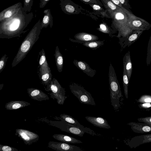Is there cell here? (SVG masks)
Wrapping results in <instances>:
<instances>
[{
	"label": "cell",
	"mask_w": 151,
	"mask_h": 151,
	"mask_svg": "<svg viewBox=\"0 0 151 151\" xmlns=\"http://www.w3.org/2000/svg\"><path fill=\"white\" fill-rule=\"evenodd\" d=\"M33 18L32 12L27 14L22 6L13 16L0 22V38L20 37Z\"/></svg>",
	"instance_id": "6da1fadb"
},
{
	"label": "cell",
	"mask_w": 151,
	"mask_h": 151,
	"mask_svg": "<svg viewBox=\"0 0 151 151\" xmlns=\"http://www.w3.org/2000/svg\"><path fill=\"white\" fill-rule=\"evenodd\" d=\"M42 29L41 22L39 19L22 42L12 63V68L16 66L25 57L38 40Z\"/></svg>",
	"instance_id": "7a4b0ae2"
},
{
	"label": "cell",
	"mask_w": 151,
	"mask_h": 151,
	"mask_svg": "<svg viewBox=\"0 0 151 151\" xmlns=\"http://www.w3.org/2000/svg\"><path fill=\"white\" fill-rule=\"evenodd\" d=\"M109 80L111 104L116 111L121 106V99L123 96L114 69L111 63L109 72Z\"/></svg>",
	"instance_id": "3957f363"
},
{
	"label": "cell",
	"mask_w": 151,
	"mask_h": 151,
	"mask_svg": "<svg viewBox=\"0 0 151 151\" xmlns=\"http://www.w3.org/2000/svg\"><path fill=\"white\" fill-rule=\"evenodd\" d=\"M114 21L120 35L123 37L128 36L132 32L129 27L127 16L126 13L121 9L114 13Z\"/></svg>",
	"instance_id": "277c9868"
},
{
	"label": "cell",
	"mask_w": 151,
	"mask_h": 151,
	"mask_svg": "<svg viewBox=\"0 0 151 151\" xmlns=\"http://www.w3.org/2000/svg\"><path fill=\"white\" fill-rule=\"evenodd\" d=\"M72 93L82 104L96 106V104L91 94L83 86L75 83H72L69 85Z\"/></svg>",
	"instance_id": "5b68a950"
},
{
	"label": "cell",
	"mask_w": 151,
	"mask_h": 151,
	"mask_svg": "<svg viewBox=\"0 0 151 151\" xmlns=\"http://www.w3.org/2000/svg\"><path fill=\"white\" fill-rule=\"evenodd\" d=\"M127 14L129 26L132 30H148L151 28V24L145 19L137 17L123 6L121 8Z\"/></svg>",
	"instance_id": "8992f818"
},
{
	"label": "cell",
	"mask_w": 151,
	"mask_h": 151,
	"mask_svg": "<svg viewBox=\"0 0 151 151\" xmlns=\"http://www.w3.org/2000/svg\"><path fill=\"white\" fill-rule=\"evenodd\" d=\"M50 90L52 96L57 99V102L60 105H63L67 96H65V89L63 88L58 81L53 78L49 85Z\"/></svg>",
	"instance_id": "52a82bcc"
},
{
	"label": "cell",
	"mask_w": 151,
	"mask_h": 151,
	"mask_svg": "<svg viewBox=\"0 0 151 151\" xmlns=\"http://www.w3.org/2000/svg\"><path fill=\"white\" fill-rule=\"evenodd\" d=\"M15 135L22 139L25 144L29 145L36 142L39 138L38 135L36 133L22 129H16Z\"/></svg>",
	"instance_id": "ba28073f"
},
{
	"label": "cell",
	"mask_w": 151,
	"mask_h": 151,
	"mask_svg": "<svg viewBox=\"0 0 151 151\" xmlns=\"http://www.w3.org/2000/svg\"><path fill=\"white\" fill-rule=\"evenodd\" d=\"M52 126L55 127L63 131L82 137L85 133L79 128L73 126L64 120L58 122L55 124H52Z\"/></svg>",
	"instance_id": "9c48e42d"
},
{
	"label": "cell",
	"mask_w": 151,
	"mask_h": 151,
	"mask_svg": "<svg viewBox=\"0 0 151 151\" xmlns=\"http://www.w3.org/2000/svg\"><path fill=\"white\" fill-rule=\"evenodd\" d=\"M47 147L57 151H85L78 146L61 142L50 141Z\"/></svg>",
	"instance_id": "30bf717a"
},
{
	"label": "cell",
	"mask_w": 151,
	"mask_h": 151,
	"mask_svg": "<svg viewBox=\"0 0 151 151\" xmlns=\"http://www.w3.org/2000/svg\"><path fill=\"white\" fill-rule=\"evenodd\" d=\"M125 144L131 148H135L141 145L151 142V134L135 136L126 141Z\"/></svg>",
	"instance_id": "8fae6325"
},
{
	"label": "cell",
	"mask_w": 151,
	"mask_h": 151,
	"mask_svg": "<svg viewBox=\"0 0 151 151\" xmlns=\"http://www.w3.org/2000/svg\"><path fill=\"white\" fill-rule=\"evenodd\" d=\"M60 119L69 123L73 126L79 128L85 133L89 134L92 135H99L95 132L90 128L85 127L81 125L78 121L70 115L65 114H61L60 116Z\"/></svg>",
	"instance_id": "7c38bea8"
},
{
	"label": "cell",
	"mask_w": 151,
	"mask_h": 151,
	"mask_svg": "<svg viewBox=\"0 0 151 151\" xmlns=\"http://www.w3.org/2000/svg\"><path fill=\"white\" fill-rule=\"evenodd\" d=\"M40 77L43 84L49 85L52 81V75L47 61L40 66Z\"/></svg>",
	"instance_id": "4fadbf2b"
},
{
	"label": "cell",
	"mask_w": 151,
	"mask_h": 151,
	"mask_svg": "<svg viewBox=\"0 0 151 151\" xmlns=\"http://www.w3.org/2000/svg\"><path fill=\"white\" fill-rule=\"evenodd\" d=\"M22 6L21 2H18L4 9L0 13V22L10 18L15 14Z\"/></svg>",
	"instance_id": "5bb4252c"
},
{
	"label": "cell",
	"mask_w": 151,
	"mask_h": 151,
	"mask_svg": "<svg viewBox=\"0 0 151 151\" xmlns=\"http://www.w3.org/2000/svg\"><path fill=\"white\" fill-rule=\"evenodd\" d=\"M131 126L132 130L137 133H151V125L144 123L131 122L127 124Z\"/></svg>",
	"instance_id": "9a60e30c"
},
{
	"label": "cell",
	"mask_w": 151,
	"mask_h": 151,
	"mask_svg": "<svg viewBox=\"0 0 151 151\" xmlns=\"http://www.w3.org/2000/svg\"><path fill=\"white\" fill-rule=\"evenodd\" d=\"M27 92L29 96L35 100L42 101L49 99L47 95L42 91L37 88H28Z\"/></svg>",
	"instance_id": "2e32d148"
},
{
	"label": "cell",
	"mask_w": 151,
	"mask_h": 151,
	"mask_svg": "<svg viewBox=\"0 0 151 151\" xmlns=\"http://www.w3.org/2000/svg\"><path fill=\"white\" fill-rule=\"evenodd\" d=\"M74 65L78 68L88 76L93 77L96 73V70L92 69L86 62L82 61L75 60L73 61Z\"/></svg>",
	"instance_id": "e0dca14e"
},
{
	"label": "cell",
	"mask_w": 151,
	"mask_h": 151,
	"mask_svg": "<svg viewBox=\"0 0 151 151\" xmlns=\"http://www.w3.org/2000/svg\"><path fill=\"white\" fill-rule=\"evenodd\" d=\"M86 119L94 126L103 128L109 129L111 127L106 120L101 117L87 116Z\"/></svg>",
	"instance_id": "ac0fdd59"
},
{
	"label": "cell",
	"mask_w": 151,
	"mask_h": 151,
	"mask_svg": "<svg viewBox=\"0 0 151 151\" xmlns=\"http://www.w3.org/2000/svg\"><path fill=\"white\" fill-rule=\"evenodd\" d=\"M52 137L57 140L66 143L74 144L83 143L82 141L77 139L65 134H55L52 136Z\"/></svg>",
	"instance_id": "d6986e66"
},
{
	"label": "cell",
	"mask_w": 151,
	"mask_h": 151,
	"mask_svg": "<svg viewBox=\"0 0 151 151\" xmlns=\"http://www.w3.org/2000/svg\"><path fill=\"white\" fill-rule=\"evenodd\" d=\"M143 31L139 30H133L132 33L125 38L124 47H129L134 43L139 38Z\"/></svg>",
	"instance_id": "ffe728a7"
},
{
	"label": "cell",
	"mask_w": 151,
	"mask_h": 151,
	"mask_svg": "<svg viewBox=\"0 0 151 151\" xmlns=\"http://www.w3.org/2000/svg\"><path fill=\"white\" fill-rule=\"evenodd\" d=\"M30 105L29 102L23 101H13L7 103L5 108L8 110H15Z\"/></svg>",
	"instance_id": "44dd1931"
},
{
	"label": "cell",
	"mask_w": 151,
	"mask_h": 151,
	"mask_svg": "<svg viewBox=\"0 0 151 151\" xmlns=\"http://www.w3.org/2000/svg\"><path fill=\"white\" fill-rule=\"evenodd\" d=\"M124 68L127 71L129 81L130 80L132 72V64L131 60L130 51L127 52L123 58Z\"/></svg>",
	"instance_id": "7402d4cb"
},
{
	"label": "cell",
	"mask_w": 151,
	"mask_h": 151,
	"mask_svg": "<svg viewBox=\"0 0 151 151\" xmlns=\"http://www.w3.org/2000/svg\"><path fill=\"white\" fill-rule=\"evenodd\" d=\"M74 37L76 40L85 42L95 41L99 39L96 35L85 32L78 33Z\"/></svg>",
	"instance_id": "603a6c76"
},
{
	"label": "cell",
	"mask_w": 151,
	"mask_h": 151,
	"mask_svg": "<svg viewBox=\"0 0 151 151\" xmlns=\"http://www.w3.org/2000/svg\"><path fill=\"white\" fill-rule=\"evenodd\" d=\"M44 15L41 22L42 28L47 27L49 25L51 28L53 26V17L50 9H46L43 12Z\"/></svg>",
	"instance_id": "cb8c5ba5"
},
{
	"label": "cell",
	"mask_w": 151,
	"mask_h": 151,
	"mask_svg": "<svg viewBox=\"0 0 151 151\" xmlns=\"http://www.w3.org/2000/svg\"><path fill=\"white\" fill-rule=\"evenodd\" d=\"M56 62L57 69L59 72H61L63 70V56L60 52L58 47H56L55 54L54 55Z\"/></svg>",
	"instance_id": "d4e9b609"
},
{
	"label": "cell",
	"mask_w": 151,
	"mask_h": 151,
	"mask_svg": "<svg viewBox=\"0 0 151 151\" xmlns=\"http://www.w3.org/2000/svg\"><path fill=\"white\" fill-rule=\"evenodd\" d=\"M60 4L62 10L66 13L72 14L75 12V9L73 6L67 1L60 0Z\"/></svg>",
	"instance_id": "484cf974"
},
{
	"label": "cell",
	"mask_w": 151,
	"mask_h": 151,
	"mask_svg": "<svg viewBox=\"0 0 151 151\" xmlns=\"http://www.w3.org/2000/svg\"><path fill=\"white\" fill-rule=\"evenodd\" d=\"M129 80L127 71L124 68L123 75V83L124 95L126 99L128 98V86L129 84Z\"/></svg>",
	"instance_id": "4316f807"
},
{
	"label": "cell",
	"mask_w": 151,
	"mask_h": 151,
	"mask_svg": "<svg viewBox=\"0 0 151 151\" xmlns=\"http://www.w3.org/2000/svg\"><path fill=\"white\" fill-rule=\"evenodd\" d=\"M103 41H95L84 42L83 45L87 47L91 48H96L99 47L104 44Z\"/></svg>",
	"instance_id": "83f0119b"
},
{
	"label": "cell",
	"mask_w": 151,
	"mask_h": 151,
	"mask_svg": "<svg viewBox=\"0 0 151 151\" xmlns=\"http://www.w3.org/2000/svg\"><path fill=\"white\" fill-rule=\"evenodd\" d=\"M146 62L147 66L150 65L151 62V35L148 44Z\"/></svg>",
	"instance_id": "f1b7e54d"
},
{
	"label": "cell",
	"mask_w": 151,
	"mask_h": 151,
	"mask_svg": "<svg viewBox=\"0 0 151 151\" xmlns=\"http://www.w3.org/2000/svg\"><path fill=\"white\" fill-rule=\"evenodd\" d=\"M33 0H24L23 8L25 12L27 13L30 12L33 5Z\"/></svg>",
	"instance_id": "f546056e"
},
{
	"label": "cell",
	"mask_w": 151,
	"mask_h": 151,
	"mask_svg": "<svg viewBox=\"0 0 151 151\" xmlns=\"http://www.w3.org/2000/svg\"><path fill=\"white\" fill-rule=\"evenodd\" d=\"M104 1L105 2L108 8L111 10L113 11L114 12L121 9L115 5L111 0H105Z\"/></svg>",
	"instance_id": "4dcf8cb0"
},
{
	"label": "cell",
	"mask_w": 151,
	"mask_h": 151,
	"mask_svg": "<svg viewBox=\"0 0 151 151\" xmlns=\"http://www.w3.org/2000/svg\"><path fill=\"white\" fill-rule=\"evenodd\" d=\"M141 103H151V96L145 95L141 96L137 101Z\"/></svg>",
	"instance_id": "1f68e13d"
},
{
	"label": "cell",
	"mask_w": 151,
	"mask_h": 151,
	"mask_svg": "<svg viewBox=\"0 0 151 151\" xmlns=\"http://www.w3.org/2000/svg\"><path fill=\"white\" fill-rule=\"evenodd\" d=\"M9 57L6 54H4L1 58L0 60V73H1L5 67Z\"/></svg>",
	"instance_id": "d6a6232c"
},
{
	"label": "cell",
	"mask_w": 151,
	"mask_h": 151,
	"mask_svg": "<svg viewBox=\"0 0 151 151\" xmlns=\"http://www.w3.org/2000/svg\"><path fill=\"white\" fill-rule=\"evenodd\" d=\"M0 151H20L12 147L0 144Z\"/></svg>",
	"instance_id": "836d02e7"
},
{
	"label": "cell",
	"mask_w": 151,
	"mask_h": 151,
	"mask_svg": "<svg viewBox=\"0 0 151 151\" xmlns=\"http://www.w3.org/2000/svg\"><path fill=\"white\" fill-rule=\"evenodd\" d=\"M137 120L139 122L145 123L151 125V116L138 118Z\"/></svg>",
	"instance_id": "e575fe53"
},
{
	"label": "cell",
	"mask_w": 151,
	"mask_h": 151,
	"mask_svg": "<svg viewBox=\"0 0 151 151\" xmlns=\"http://www.w3.org/2000/svg\"><path fill=\"white\" fill-rule=\"evenodd\" d=\"M99 30L102 32L107 33L109 32V30L107 26L104 24L102 23L100 24Z\"/></svg>",
	"instance_id": "d590c367"
},
{
	"label": "cell",
	"mask_w": 151,
	"mask_h": 151,
	"mask_svg": "<svg viewBox=\"0 0 151 151\" xmlns=\"http://www.w3.org/2000/svg\"><path fill=\"white\" fill-rule=\"evenodd\" d=\"M119 1L122 5H123L126 6L127 7V8L129 9L130 10V9H132L130 4H129L128 0H119Z\"/></svg>",
	"instance_id": "8d00e7d4"
},
{
	"label": "cell",
	"mask_w": 151,
	"mask_h": 151,
	"mask_svg": "<svg viewBox=\"0 0 151 151\" xmlns=\"http://www.w3.org/2000/svg\"><path fill=\"white\" fill-rule=\"evenodd\" d=\"M49 1V0H40V8H44Z\"/></svg>",
	"instance_id": "74e56055"
},
{
	"label": "cell",
	"mask_w": 151,
	"mask_h": 151,
	"mask_svg": "<svg viewBox=\"0 0 151 151\" xmlns=\"http://www.w3.org/2000/svg\"><path fill=\"white\" fill-rule=\"evenodd\" d=\"M140 107L143 108H148L151 107V104L149 103H145L139 105Z\"/></svg>",
	"instance_id": "f35d334b"
},
{
	"label": "cell",
	"mask_w": 151,
	"mask_h": 151,
	"mask_svg": "<svg viewBox=\"0 0 151 151\" xmlns=\"http://www.w3.org/2000/svg\"><path fill=\"white\" fill-rule=\"evenodd\" d=\"M115 5L121 8L123 6L120 3L119 0H110Z\"/></svg>",
	"instance_id": "ab89813d"
},
{
	"label": "cell",
	"mask_w": 151,
	"mask_h": 151,
	"mask_svg": "<svg viewBox=\"0 0 151 151\" xmlns=\"http://www.w3.org/2000/svg\"><path fill=\"white\" fill-rule=\"evenodd\" d=\"M92 7L93 9L96 11H100L102 9L101 6L93 4L92 5Z\"/></svg>",
	"instance_id": "60d3db41"
},
{
	"label": "cell",
	"mask_w": 151,
	"mask_h": 151,
	"mask_svg": "<svg viewBox=\"0 0 151 151\" xmlns=\"http://www.w3.org/2000/svg\"><path fill=\"white\" fill-rule=\"evenodd\" d=\"M82 1L86 2H89L93 4L97 3V1L94 0H82Z\"/></svg>",
	"instance_id": "b9f144b4"
}]
</instances>
